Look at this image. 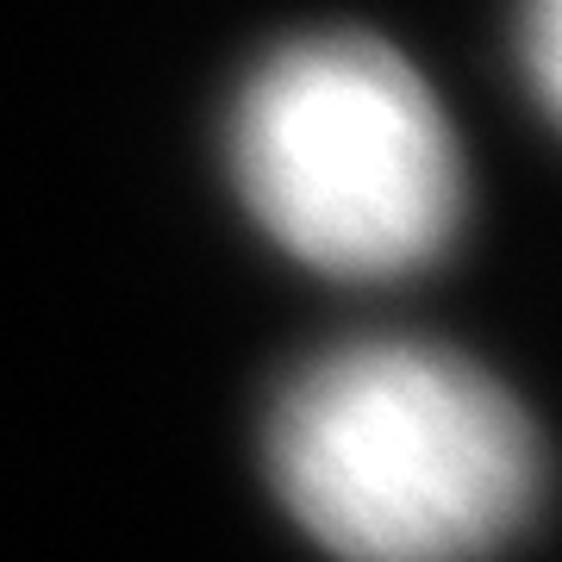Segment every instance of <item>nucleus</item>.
Returning <instances> with one entry per match:
<instances>
[{
  "mask_svg": "<svg viewBox=\"0 0 562 562\" xmlns=\"http://www.w3.org/2000/svg\"><path fill=\"white\" fill-rule=\"evenodd\" d=\"M232 176L262 232L325 276H406L462 220L457 138L431 88L357 32L281 44L244 81Z\"/></svg>",
  "mask_w": 562,
  "mask_h": 562,
  "instance_id": "2",
  "label": "nucleus"
},
{
  "mask_svg": "<svg viewBox=\"0 0 562 562\" xmlns=\"http://www.w3.org/2000/svg\"><path fill=\"white\" fill-rule=\"evenodd\" d=\"M525 63L543 106L562 120V0H525Z\"/></svg>",
  "mask_w": 562,
  "mask_h": 562,
  "instance_id": "3",
  "label": "nucleus"
},
{
  "mask_svg": "<svg viewBox=\"0 0 562 562\" xmlns=\"http://www.w3.org/2000/svg\"><path fill=\"white\" fill-rule=\"evenodd\" d=\"M269 475L338 562H482L538 501V431L438 344H344L281 387Z\"/></svg>",
  "mask_w": 562,
  "mask_h": 562,
  "instance_id": "1",
  "label": "nucleus"
}]
</instances>
